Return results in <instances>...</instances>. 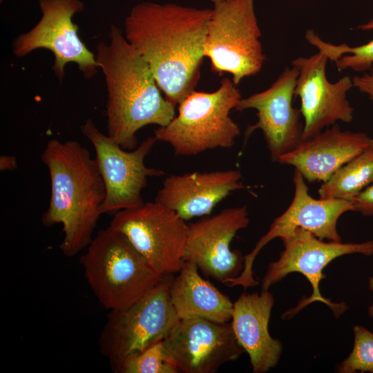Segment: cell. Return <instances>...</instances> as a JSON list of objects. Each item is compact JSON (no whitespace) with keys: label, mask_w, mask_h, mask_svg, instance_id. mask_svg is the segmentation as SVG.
<instances>
[{"label":"cell","mask_w":373,"mask_h":373,"mask_svg":"<svg viewBox=\"0 0 373 373\" xmlns=\"http://www.w3.org/2000/svg\"><path fill=\"white\" fill-rule=\"evenodd\" d=\"M211 8L143 1L124 21L126 40L149 64L165 98L176 106L195 90Z\"/></svg>","instance_id":"6da1fadb"},{"label":"cell","mask_w":373,"mask_h":373,"mask_svg":"<svg viewBox=\"0 0 373 373\" xmlns=\"http://www.w3.org/2000/svg\"><path fill=\"white\" fill-rule=\"evenodd\" d=\"M109 42H99L95 59L107 90V135L124 149H134L136 134L148 125H167L175 116L146 60L126 40L123 30L111 25Z\"/></svg>","instance_id":"7a4b0ae2"},{"label":"cell","mask_w":373,"mask_h":373,"mask_svg":"<svg viewBox=\"0 0 373 373\" xmlns=\"http://www.w3.org/2000/svg\"><path fill=\"white\" fill-rule=\"evenodd\" d=\"M50 179L49 205L41 222L46 227L61 224L59 248L73 257L87 247L102 214L105 186L95 158L75 140H50L41 153Z\"/></svg>","instance_id":"3957f363"},{"label":"cell","mask_w":373,"mask_h":373,"mask_svg":"<svg viewBox=\"0 0 373 373\" xmlns=\"http://www.w3.org/2000/svg\"><path fill=\"white\" fill-rule=\"evenodd\" d=\"M80 262L94 295L110 311L130 305L164 277L111 226L93 238Z\"/></svg>","instance_id":"277c9868"},{"label":"cell","mask_w":373,"mask_h":373,"mask_svg":"<svg viewBox=\"0 0 373 373\" xmlns=\"http://www.w3.org/2000/svg\"><path fill=\"white\" fill-rule=\"evenodd\" d=\"M241 99L237 86L228 77L213 92L193 90L178 104L173 119L155 130L154 136L168 143L177 155L229 149L240 135L238 124L229 114Z\"/></svg>","instance_id":"5b68a950"},{"label":"cell","mask_w":373,"mask_h":373,"mask_svg":"<svg viewBox=\"0 0 373 373\" xmlns=\"http://www.w3.org/2000/svg\"><path fill=\"white\" fill-rule=\"evenodd\" d=\"M204 57L213 73L231 75L237 86L258 74L266 60L254 0H211Z\"/></svg>","instance_id":"8992f818"},{"label":"cell","mask_w":373,"mask_h":373,"mask_svg":"<svg viewBox=\"0 0 373 373\" xmlns=\"http://www.w3.org/2000/svg\"><path fill=\"white\" fill-rule=\"evenodd\" d=\"M173 278L164 276L130 305L110 312L99 345L114 372L129 356L163 341L179 321L170 297Z\"/></svg>","instance_id":"52a82bcc"},{"label":"cell","mask_w":373,"mask_h":373,"mask_svg":"<svg viewBox=\"0 0 373 373\" xmlns=\"http://www.w3.org/2000/svg\"><path fill=\"white\" fill-rule=\"evenodd\" d=\"M280 239L284 249L277 260L269 264L262 280V289L268 290L294 272L303 274L312 287L311 296L301 299L296 307L285 312L283 318H291L305 307L316 301L325 304L336 317L340 316L348 307L345 303H335L322 296L319 284L325 278L323 271L329 262L340 256L354 254L372 256L373 240L363 242H325L300 228Z\"/></svg>","instance_id":"ba28073f"},{"label":"cell","mask_w":373,"mask_h":373,"mask_svg":"<svg viewBox=\"0 0 373 373\" xmlns=\"http://www.w3.org/2000/svg\"><path fill=\"white\" fill-rule=\"evenodd\" d=\"M93 144L95 160L103 180L106 196L101 212L113 213L142 205V191L148 178L164 174L161 169L146 166L145 157L155 142V137L146 138L139 146L126 151L108 135L101 132L92 119L80 127Z\"/></svg>","instance_id":"9c48e42d"},{"label":"cell","mask_w":373,"mask_h":373,"mask_svg":"<svg viewBox=\"0 0 373 373\" xmlns=\"http://www.w3.org/2000/svg\"><path fill=\"white\" fill-rule=\"evenodd\" d=\"M124 234L160 275L182 267L189 226L174 211L156 202L115 213L110 225Z\"/></svg>","instance_id":"30bf717a"},{"label":"cell","mask_w":373,"mask_h":373,"mask_svg":"<svg viewBox=\"0 0 373 373\" xmlns=\"http://www.w3.org/2000/svg\"><path fill=\"white\" fill-rule=\"evenodd\" d=\"M41 17L35 26L14 40L12 53L17 57L45 48L54 55L52 69L59 82L65 76V67L75 63L85 79L95 76L99 68L95 55L79 38L78 26L73 17L81 12L84 5L80 0H39Z\"/></svg>","instance_id":"8fae6325"},{"label":"cell","mask_w":373,"mask_h":373,"mask_svg":"<svg viewBox=\"0 0 373 373\" xmlns=\"http://www.w3.org/2000/svg\"><path fill=\"white\" fill-rule=\"evenodd\" d=\"M294 194L287 209L271 224L269 230L257 242L253 250L245 256L244 267L236 278L227 280L224 285L244 289L259 284L254 275L253 265L260 250L275 238H281L300 228L312 233L321 240L341 242L337 229L339 218L353 211L352 201L339 198H314L309 193L305 180L295 170L293 176Z\"/></svg>","instance_id":"7c38bea8"},{"label":"cell","mask_w":373,"mask_h":373,"mask_svg":"<svg viewBox=\"0 0 373 373\" xmlns=\"http://www.w3.org/2000/svg\"><path fill=\"white\" fill-rule=\"evenodd\" d=\"M162 343L178 373H214L245 352L231 323L202 318L180 319Z\"/></svg>","instance_id":"4fadbf2b"},{"label":"cell","mask_w":373,"mask_h":373,"mask_svg":"<svg viewBox=\"0 0 373 373\" xmlns=\"http://www.w3.org/2000/svg\"><path fill=\"white\" fill-rule=\"evenodd\" d=\"M249 224L246 206L229 207L210 217L188 224L184 260L195 263L207 276L224 284L238 277L245 256L231 249L237 232Z\"/></svg>","instance_id":"5bb4252c"},{"label":"cell","mask_w":373,"mask_h":373,"mask_svg":"<svg viewBox=\"0 0 373 373\" xmlns=\"http://www.w3.org/2000/svg\"><path fill=\"white\" fill-rule=\"evenodd\" d=\"M298 74L294 66L285 68L268 88L242 97L236 108L238 111H256L257 122L247 128L245 135L260 129L274 162L302 142L301 111L292 104Z\"/></svg>","instance_id":"9a60e30c"},{"label":"cell","mask_w":373,"mask_h":373,"mask_svg":"<svg viewBox=\"0 0 373 373\" xmlns=\"http://www.w3.org/2000/svg\"><path fill=\"white\" fill-rule=\"evenodd\" d=\"M328 57L322 52L309 57H298L291 61L299 74L294 96L300 100V111L304 118L302 141L321 133L325 127L338 121H352L354 108L347 99V92L353 87L350 77L345 75L334 83L326 76Z\"/></svg>","instance_id":"2e32d148"},{"label":"cell","mask_w":373,"mask_h":373,"mask_svg":"<svg viewBox=\"0 0 373 373\" xmlns=\"http://www.w3.org/2000/svg\"><path fill=\"white\" fill-rule=\"evenodd\" d=\"M241 178L238 169L171 175L164 180L155 201L189 220L209 215L232 192L245 189Z\"/></svg>","instance_id":"e0dca14e"},{"label":"cell","mask_w":373,"mask_h":373,"mask_svg":"<svg viewBox=\"0 0 373 373\" xmlns=\"http://www.w3.org/2000/svg\"><path fill=\"white\" fill-rule=\"evenodd\" d=\"M373 139L363 132L342 131L334 124L302 141L278 162L290 165L309 182H324L342 166L364 151Z\"/></svg>","instance_id":"ac0fdd59"},{"label":"cell","mask_w":373,"mask_h":373,"mask_svg":"<svg viewBox=\"0 0 373 373\" xmlns=\"http://www.w3.org/2000/svg\"><path fill=\"white\" fill-rule=\"evenodd\" d=\"M274 305L268 290L240 296L233 303L231 324L235 336L250 359L254 373H265L274 367L283 352V344L269 332Z\"/></svg>","instance_id":"d6986e66"},{"label":"cell","mask_w":373,"mask_h":373,"mask_svg":"<svg viewBox=\"0 0 373 373\" xmlns=\"http://www.w3.org/2000/svg\"><path fill=\"white\" fill-rule=\"evenodd\" d=\"M170 297L180 319L202 318L218 323L231 319L233 303L198 273L197 265L185 261L170 286Z\"/></svg>","instance_id":"ffe728a7"},{"label":"cell","mask_w":373,"mask_h":373,"mask_svg":"<svg viewBox=\"0 0 373 373\" xmlns=\"http://www.w3.org/2000/svg\"><path fill=\"white\" fill-rule=\"evenodd\" d=\"M373 184V140L361 153L347 162L318 189L319 198L352 200Z\"/></svg>","instance_id":"44dd1931"},{"label":"cell","mask_w":373,"mask_h":373,"mask_svg":"<svg viewBox=\"0 0 373 373\" xmlns=\"http://www.w3.org/2000/svg\"><path fill=\"white\" fill-rule=\"evenodd\" d=\"M356 29L373 30V19L358 26ZM305 39L318 51L323 52L329 60L334 61L339 72L348 68L364 72L373 68V39L358 46H350L346 44L334 45L322 40L312 30H307Z\"/></svg>","instance_id":"7402d4cb"},{"label":"cell","mask_w":373,"mask_h":373,"mask_svg":"<svg viewBox=\"0 0 373 373\" xmlns=\"http://www.w3.org/2000/svg\"><path fill=\"white\" fill-rule=\"evenodd\" d=\"M117 372L178 373V370L169 360L162 341L129 356Z\"/></svg>","instance_id":"603a6c76"},{"label":"cell","mask_w":373,"mask_h":373,"mask_svg":"<svg viewBox=\"0 0 373 373\" xmlns=\"http://www.w3.org/2000/svg\"><path fill=\"white\" fill-rule=\"evenodd\" d=\"M354 346L337 368L341 373H373V332L361 325L353 327Z\"/></svg>","instance_id":"cb8c5ba5"},{"label":"cell","mask_w":373,"mask_h":373,"mask_svg":"<svg viewBox=\"0 0 373 373\" xmlns=\"http://www.w3.org/2000/svg\"><path fill=\"white\" fill-rule=\"evenodd\" d=\"M352 201L353 211L364 216H373V184L360 192Z\"/></svg>","instance_id":"d4e9b609"},{"label":"cell","mask_w":373,"mask_h":373,"mask_svg":"<svg viewBox=\"0 0 373 373\" xmlns=\"http://www.w3.org/2000/svg\"><path fill=\"white\" fill-rule=\"evenodd\" d=\"M352 80L353 87L356 88L361 93H365L373 102V68L362 75L354 76Z\"/></svg>","instance_id":"484cf974"},{"label":"cell","mask_w":373,"mask_h":373,"mask_svg":"<svg viewBox=\"0 0 373 373\" xmlns=\"http://www.w3.org/2000/svg\"><path fill=\"white\" fill-rule=\"evenodd\" d=\"M17 169V158L12 155H1L0 157V171H15Z\"/></svg>","instance_id":"4316f807"},{"label":"cell","mask_w":373,"mask_h":373,"mask_svg":"<svg viewBox=\"0 0 373 373\" xmlns=\"http://www.w3.org/2000/svg\"><path fill=\"white\" fill-rule=\"evenodd\" d=\"M368 289L373 291V276L369 277L368 278ZM368 314L373 318V304L368 307Z\"/></svg>","instance_id":"83f0119b"}]
</instances>
